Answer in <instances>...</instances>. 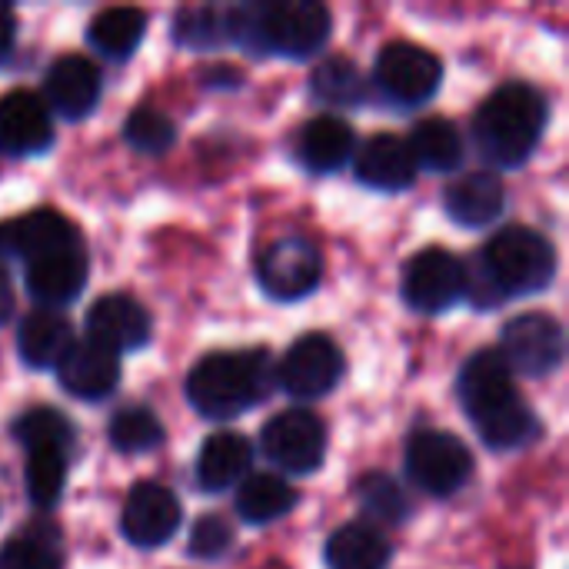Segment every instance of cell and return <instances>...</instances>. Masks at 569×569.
Instances as JSON below:
<instances>
[{
  "label": "cell",
  "instance_id": "obj_1",
  "mask_svg": "<svg viewBox=\"0 0 569 569\" xmlns=\"http://www.w3.org/2000/svg\"><path fill=\"white\" fill-rule=\"evenodd\" d=\"M557 277L553 243L530 227L500 230L467 267V297L480 307H500L510 297L543 293Z\"/></svg>",
  "mask_w": 569,
  "mask_h": 569
},
{
  "label": "cell",
  "instance_id": "obj_2",
  "mask_svg": "<svg viewBox=\"0 0 569 569\" xmlns=\"http://www.w3.org/2000/svg\"><path fill=\"white\" fill-rule=\"evenodd\" d=\"M547 97L523 80H510L497 87L473 117L477 150L490 167L513 170L530 160L547 130Z\"/></svg>",
  "mask_w": 569,
  "mask_h": 569
},
{
  "label": "cell",
  "instance_id": "obj_3",
  "mask_svg": "<svg viewBox=\"0 0 569 569\" xmlns=\"http://www.w3.org/2000/svg\"><path fill=\"white\" fill-rule=\"evenodd\" d=\"M277 383V363L267 350L207 353L187 377V400L207 420H233L257 403Z\"/></svg>",
  "mask_w": 569,
  "mask_h": 569
},
{
  "label": "cell",
  "instance_id": "obj_4",
  "mask_svg": "<svg viewBox=\"0 0 569 569\" xmlns=\"http://www.w3.org/2000/svg\"><path fill=\"white\" fill-rule=\"evenodd\" d=\"M333 30L330 10L317 0H277L257 3V40L263 53H283L293 60L313 57L327 47Z\"/></svg>",
  "mask_w": 569,
  "mask_h": 569
},
{
  "label": "cell",
  "instance_id": "obj_5",
  "mask_svg": "<svg viewBox=\"0 0 569 569\" xmlns=\"http://www.w3.org/2000/svg\"><path fill=\"white\" fill-rule=\"evenodd\" d=\"M407 477L430 497H453L473 477V453L443 430H420L407 443Z\"/></svg>",
  "mask_w": 569,
  "mask_h": 569
},
{
  "label": "cell",
  "instance_id": "obj_6",
  "mask_svg": "<svg viewBox=\"0 0 569 569\" xmlns=\"http://www.w3.org/2000/svg\"><path fill=\"white\" fill-rule=\"evenodd\" d=\"M373 80L400 107H420L427 103L443 80V63L437 53H430L420 43L410 40H393L377 53Z\"/></svg>",
  "mask_w": 569,
  "mask_h": 569
},
{
  "label": "cell",
  "instance_id": "obj_7",
  "mask_svg": "<svg viewBox=\"0 0 569 569\" xmlns=\"http://www.w3.org/2000/svg\"><path fill=\"white\" fill-rule=\"evenodd\" d=\"M403 300L420 313H443L467 297V263L443 247H427L403 263Z\"/></svg>",
  "mask_w": 569,
  "mask_h": 569
},
{
  "label": "cell",
  "instance_id": "obj_8",
  "mask_svg": "<svg viewBox=\"0 0 569 569\" xmlns=\"http://www.w3.org/2000/svg\"><path fill=\"white\" fill-rule=\"evenodd\" d=\"M260 447L273 467L293 477H310L323 467L327 457V427L310 410H283L267 420Z\"/></svg>",
  "mask_w": 569,
  "mask_h": 569
},
{
  "label": "cell",
  "instance_id": "obj_9",
  "mask_svg": "<svg viewBox=\"0 0 569 569\" xmlns=\"http://www.w3.org/2000/svg\"><path fill=\"white\" fill-rule=\"evenodd\" d=\"M567 353V337L563 327L550 313H523L503 327L500 340V357L507 360L510 373L523 377H550Z\"/></svg>",
  "mask_w": 569,
  "mask_h": 569
},
{
  "label": "cell",
  "instance_id": "obj_10",
  "mask_svg": "<svg viewBox=\"0 0 569 569\" xmlns=\"http://www.w3.org/2000/svg\"><path fill=\"white\" fill-rule=\"evenodd\" d=\"M343 377V353L327 333L300 337L280 360L277 380L293 400H320L337 390Z\"/></svg>",
  "mask_w": 569,
  "mask_h": 569
},
{
  "label": "cell",
  "instance_id": "obj_11",
  "mask_svg": "<svg viewBox=\"0 0 569 569\" xmlns=\"http://www.w3.org/2000/svg\"><path fill=\"white\" fill-rule=\"evenodd\" d=\"M323 277L320 250L303 237L273 240L257 257V280L273 300H303Z\"/></svg>",
  "mask_w": 569,
  "mask_h": 569
},
{
  "label": "cell",
  "instance_id": "obj_12",
  "mask_svg": "<svg viewBox=\"0 0 569 569\" xmlns=\"http://www.w3.org/2000/svg\"><path fill=\"white\" fill-rule=\"evenodd\" d=\"M70 247H83L80 233L63 213L50 207H40V210H30L23 217L0 223V253L20 257L27 263L57 250H70Z\"/></svg>",
  "mask_w": 569,
  "mask_h": 569
},
{
  "label": "cell",
  "instance_id": "obj_13",
  "mask_svg": "<svg viewBox=\"0 0 569 569\" xmlns=\"http://www.w3.org/2000/svg\"><path fill=\"white\" fill-rule=\"evenodd\" d=\"M53 120L33 90H10L0 97V157H33L50 150Z\"/></svg>",
  "mask_w": 569,
  "mask_h": 569
},
{
  "label": "cell",
  "instance_id": "obj_14",
  "mask_svg": "<svg viewBox=\"0 0 569 569\" xmlns=\"http://www.w3.org/2000/svg\"><path fill=\"white\" fill-rule=\"evenodd\" d=\"M87 340L110 353H130L150 343V313L127 293H107L87 310Z\"/></svg>",
  "mask_w": 569,
  "mask_h": 569
},
{
  "label": "cell",
  "instance_id": "obj_15",
  "mask_svg": "<svg viewBox=\"0 0 569 569\" xmlns=\"http://www.w3.org/2000/svg\"><path fill=\"white\" fill-rule=\"evenodd\" d=\"M120 527L133 547H143V550L163 547L180 527V503L160 483H137L123 503Z\"/></svg>",
  "mask_w": 569,
  "mask_h": 569
},
{
  "label": "cell",
  "instance_id": "obj_16",
  "mask_svg": "<svg viewBox=\"0 0 569 569\" xmlns=\"http://www.w3.org/2000/svg\"><path fill=\"white\" fill-rule=\"evenodd\" d=\"M57 383L77 400H103L120 383V357L93 340H73L57 363Z\"/></svg>",
  "mask_w": 569,
  "mask_h": 569
},
{
  "label": "cell",
  "instance_id": "obj_17",
  "mask_svg": "<svg viewBox=\"0 0 569 569\" xmlns=\"http://www.w3.org/2000/svg\"><path fill=\"white\" fill-rule=\"evenodd\" d=\"M47 90V110H53L63 120H83L93 113L100 100V67L90 57L67 53L60 57L43 80Z\"/></svg>",
  "mask_w": 569,
  "mask_h": 569
},
{
  "label": "cell",
  "instance_id": "obj_18",
  "mask_svg": "<svg viewBox=\"0 0 569 569\" xmlns=\"http://www.w3.org/2000/svg\"><path fill=\"white\" fill-rule=\"evenodd\" d=\"M460 403L467 410L470 420L503 407L507 400L517 397V387H513V373L507 367V360L500 357V350L487 347V350H477L463 370H460Z\"/></svg>",
  "mask_w": 569,
  "mask_h": 569
},
{
  "label": "cell",
  "instance_id": "obj_19",
  "mask_svg": "<svg viewBox=\"0 0 569 569\" xmlns=\"http://www.w3.org/2000/svg\"><path fill=\"white\" fill-rule=\"evenodd\" d=\"M27 293L43 307H67L87 283V250L70 247L27 263Z\"/></svg>",
  "mask_w": 569,
  "mask_h": 569
},
{
  "label": "cell",
  "instance_id": "obj_20",
  "mask_svg": "<svg viewBox=\"0 0 569 569\" xmlns=\"http://www.w3.org/2000/svg\"><path fill=\"white\" fill-rule=\"evenodd\" d=\"M357 180L370 190L400 193L417 180V163L403 137L397 133H377L370 137L357 153Z\"/></svg>",
  "mask_w": 569,
  "mask_h": 569
},
{
  "label": "cell",
  "instance_id": "obj_21",
  "mask_svg": "<svg viewBox=\"0 0 569 569\" xmlns=\"http://www.w3.org/2000/svg\"><path fill=\"white\" fill-rule=\"evenodd\" d=\"M250 463H253L250 440L233 430H220L207 437L197 453V470H193L197 487L203 493H223L250 473Z\"/></svg>",
  "mask_w": 569,
  "mask_h": 569
},
{
  "label": "cell",
  "instance_id": "obj_22",
  "mask_svg": "<svg viewBox=\"0 0 569 569\" xmlns=\"http://www.w3.org/2000/svg\"><path fill=\"white\" fill-rule=\"evenodd\" d=\"M357 133L343 117L320 113L297 133V160L313 173H333L353 157Z\"/></svg>",
  "mask_w": 569,
  "mask_h": 569
},
{
  "label": "cell",
  "instance_id": "obj_23",
  "mask_svg": "<svg viewBox=\"0 0 569 569\" xmlns=\"http://www.w3.org/2000/svg\"><path fill=\"white\" fill-rule=\"evenodd\" d=\"M443 203H447V213H450L453 223H460V227H487L503 213L507 190L493 173L477 170V173H463L457 183H450Z\"/></svg>",
  "mask_w": 569,
  "mask_h": 569
},
{
  "label": "cell",
  "instance_id": "obj_24",
  "mask_svg": "<svg viewBox=\"0 0 569 569\" xmlns=\"http://www.w3.org/2000/svg\"><path fill=\"white\" fill-rule=\"evenodd\" d=\"M73 343V330L70 323L53 313V310H33L20 320L17 330V353L27 367L33 370H57V363L63 360V353Z\"/></svg>",
  "mask_w": 569,
  "mask_h": 569
},
{
  "label": "cell",
  "instance_id": "obj_25",
  "mask_svg": "<svg viewBox=\"0 0 569 569\" xmlns=\"http://www.w3.org/2000/svg\"><path fill=\"white\" fill-rule=\"evenodd\" d=\"M323 557L330 569H387L393 547L387 533L370 523H343L337 533H330Z\"/></svg>",
  "mask_w": 569,
  "mask_h": 569
},
{
  "label": "cell",
  "instance_id": "obj_26",
  "mask_svg": "<svg viewBox=\"0 0 569 569\" xmlns=\"http://www.w3.org/2000/svg\"><path fill=\"white\" fill-rule=\"evenodd\" d=\"M297 507V490L277 473H250L237 490V513L250 527H267Z\"/></svg>",
  "mask_w": 569,
  "mask_h": 569
},
{
  "label": "cell",
  "instance_id": "obj_27",
  "mask_svg": "<svg viewBox=\"0 0 569 569\" xmlns=\"http://www.w3.org/2000/svg\"><path fill=\"white\" fill-rule=\"evenodd\" d=\"M417 170H433V173H450L463 163V133L457 130L453 120L447 117H427L413 127L407 140Z\"/></svg>",
  "mask_w": 569,
  "mask_h": 569
},
{
  "label": "cell",
  "instance_id": "obj_28",
  "mask_svg": "<svg viewBox=\"0 0 569 569\" xmlns=\"http://www.w3.org/2000/svg\"><path fill=\"white\" fill-rule=\"evenodd\" d=\"M147 33V13L137 7H107L87 23V43L110 57V60H127Z\"/></svg>",
  "mask_w": 569,
  "mask_h": 569
},
{
  "label": "cell",
  "instance_id": "obj_29",
  "mask_svg": "<svg viewBox=\"0 0 569 569\" xmlns=\"http://www.w3.org/2000/svg\"><path fill=\"white\" fill-rule=\"evenodd\" d=\"M480 440L490 447V450H500V453H510V450H520L527 447L530 440H537L540 433V420L533 413V407L517 393L513 400H507L503 407L483 413L473 420Z\"/></svg>",
  "mask_w": 569,
  "mask_h": 569
},
{
  "label": "cell",
  "instance_id": "obj_30",
  "mask_svg": "<svg viewBox=\"0 0 569 569\" xmlns=\"http://www.w3.org/2000/svg\"><path fill=\"white\" fill-rule=\"evenodd\" d=\"M27 497L37 510H53L67 487V453L63 450H30L27 453Z\"/></svg>",
  "mask_w": 569,
  "mask_h": 569
},
{
  "label": "cell",
  "instance_id": "obj_31",
  "mask_svg": "<svg viewBox=\"0 0 569 569\" xmlns=\"http://www.w3.org/2000/svg\"><path fill=\"white\" fill-rule=\"evenodd\" d=\"M13 437L27 453L50 447V450H63L70 457V450H73V427L67 423L63 413H57L50 407H33L23 417H17Z\"/></svg>",
  "mask_w": 569,
  "mask_h": 569
},
{
  "label": "cell",
  "instance_id": "obj_32",
  "mask_svg": "<svg viewBox=\"0 0 569 569\" xmlns=\"http://www.w3.org/2000/svg\"><path fill=\"white\" fill-rule=\"evenodd\" d=\"M310 90L317 100H323L330 107H357L363 100V77L347 57H327L313 70Z\"/></svg>",
  "mask_w": 569,
  "mask_h": 569
},
{
  "label": "cell",
  "instance_id": "obj_33",
  "mask_svg": "<svg viewBox=\"0 0 569 569\" xmlns=\"http://www.w3.org/2000/svg\"><path fill=\"white\" fill-rule=\"evenodd\" d=\"M110 443L127 457L150 453L163 443V423L147 407H127L110 420Z\"/></svg>",
  "mask_w": 569,
  "mask_h": 569
},
{
  "label": "cell",
  "instance_id": "obj_34",
  "mask_svg": "<svg viewBox=\"0 0 569 569\" xmlns=\"http://www.w3.org/2000/svg\"><path fill=\"white\" fill-rule=\"evenodd\" d=\"M357 500L363 513L377 523H403L410 517V500L403 487L387 473H367L357 487Z\"/></svg>",
  "mask_w": 569,
  "mask_h": 569
},
{
  "label": "cell",
  "instance_id": "obj_35",
  "mask_svg": "<svg viewBox=\"0 0 569 569\" xmlns=\"http://www.w3.org/2000/svg\"><path fill=\"white\" fill-rule=\"evenodd\" d=\"M123 137L133 150L140 153H150V157H160L173 147L177 140V130L170 123V117H163L160 110L153 107H137L127 123H123Z\"/></svg>",
  "mask_w": 569,
  "mask_h": 569
},
{
  "label": "cell",
  "instance_id": "obj_36",
  "mask_svg": "<svg viewBox=\"0 0 569 569\" xmlns=\"http://www.w3.org/2000/svg\"><path fill=\"white\" fill-rule=\"evenodd\" d=\"M173 33L183 47L210 50L227 37V10L217 7H187L177 13Z\"/></svg>",
  "mask_w": 569,
  "mask_h": 569
},
{
  "label": "cell",
  "instance_id": "obj_37",
  "mask_svg": "<svg viewBox=\"0 0 569 569\" xmlns=\"http://www.w3.org/2000/svg\"><path fill=\"white\" fill-rule=\"evenodd\" d=\"M230 547H233V533H230V527H227L223 517H213V513H210V517H200V520L193 523V533H190V543H187L190 557L213 563V560H220Z\"/></svg>",
  "mask_w": 569,
  "mask_h": 569
},
{
  "label": "cell",
  "instance_id": "obj_38",
  "mask_svg": "<svg viewBox=\"0 0 569 569\" xmlns=\"http://www.w3.org/2000/svg\"><path fill=\"white\" fill-rule=\"evenodd\" d=\"M0 569H60V557L37 537H17L0 547Z\"/></svg>",
  "mask_w": 569,
  "mask_h": 569
},
{
  "label": "cell",
  "instance_id": "obj_39",
  "mask_svg": "<svg viewBox=\"0 0 569 569\" xmlns=\"http://www.w3.org/2000/svg\"><path fill=\"white\" fill-rule=\"evenodd\" d=\"M13 43H17V13L0 3V63L13 53Z\"/></svg>",
  "mask_w": 569,
  "mask_h": 569
},
{
  "label": "cell",
  "instance_id": "obj_40",
  "mask_svg": "<svg viewBox=\"0 0 569 569\" xmlns=\"http://www.w3.org/2000/svg\"><path fill=\"white\" fill-rule=\"evenodd\" d=\"M13 313V287H10V277H7V267H3V253H0V323H7Z\"/></svg>",
  "mask_w": 569,
  "mask_h": 569
}]
</instances>
